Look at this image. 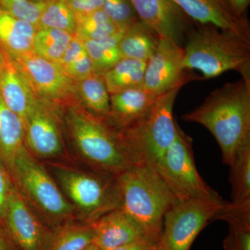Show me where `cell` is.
I'll use <instances>...</instances> for the list:
<instances>
[{"label": "cell", "instance_id": "6da1fadb", "mask_svg": "<svg viewBox=\"0 0 250 250\" xmlns=\"http://www.w3.org/2000/svg\"><path fill=\"white\" fill-rule=\"evenodd\" d=\"M63 119L74 161L115 176L137 165L121 133L105 118L75 104L64 108Z\"/></svg>", "mask_w": 250, "mask_h": 250}, {"label": "cell", "instance_id": "7a4b0ae2", "mask_svg": "<svg viewBox=\"0 0 250 250\" xmlns=\"http://www.w3.org/2000/svg\"><path fill=\"white\" fill-rule=\"evenodd\" d=\"M182 119L207 128L229 165L238 149L250 140V75L217 88Z\"/></svg>", "mask_w": 250, "mask_h": 250}, {"label": "cell", "instance_id": "3957f363", "mask_svg": "<svg viewBox=\"0 0 250 250\" xmlns=\"http://www.w3.org/2000/svg\"><path fill=\"white\" fill-rule=\"evenodd\" d=\"M42 163L73 207L77 220L93 224L121 208L117 176L93 170L73 159Z\"/></svg>", "mask_w": 250, "mask_h": 250}, {"label": "cell", "instance_id": "277c9868", "mask_svg": "<svg viewBox=\"0 0 250 250\" xmlns=\"http://www.w3.org/2000/svg\"><path fill=\"white\" fill-rule=\"evenodd\" d=\"M184 47V68L214 78L235 70L250 75V41L211 25L188 33Z\"/></svg>", "mask_w": 250, "mask_h": 250}, {"label": "cell", "instance_id": "5b68a950", "mask_svg": "<svg viewBox=\"0 0 250 250\" xmlns=\"http://www.w3.org/2000/svg\"><path fill=\"white\" fill-rule=\"evenodd\" d=\"M9 173L20 196L51 229L76 218L73 207L45 164L24 146L15 158Z\"/></svg>", "mask_w": 250, "mask_h": 250}, {"label": "cell", "instance_id": "8992f818", "mask_svg": "<svg viewBox=\"0 0 250 250\" xmlns=\"http://www.w3.org/2000/svg\"><path fill=\"white\" fill-rule=\"evenodd\" d=\"M121 208L146 231L160 237L164 215L180 200L154 169L133 166L117 176Z\"/></svg>", "mask_w": 250, "mask_h": 250}, {"label": "cell", "instance_id": "52a82bcc", "mask_svg": "<svg viewBox=\"0 0 250 250\" xmlns=\"http://www.w3.org/2000/svg\"><path fill=\"white\" fill-rule=\"evenodd\" d=\"M183 85H177L158 97L141 121L118 131L136 164H143L156 170L173 143L177 125L173 118L174 104Z\"/></svg>", "mask_w": 250, "mask_h": 250}, {"label": "cell", "instance_id": "ba28073f", "mask_svg": "<svg viewBox=\"0 0 250 250\" xmlns=\"http://www.w3.org/2000/svg\"><path fill=\"white\" fill-rule=\"evenodd\" d=\"M156 171L180 201L189 199L225 201L199 174L194 159L192 139L178 125L175 139Z\"/></svg>", "mask_w": 250, "mask_h": 250}, {"label": "cell", "instance_id": "9c48e42d", "mask_svg": "<svg viewBox=\"0 0 250 250\" xmlns=\"http://www.w3.org/2000/svg\"><path fill=\"white\" fill-rule=\"evenodd\" d=\"M64 108L36 98L24 123V146L41 161L72 159L65 144Z\"/></svg>", "mask_w": 250, "mask_h": 250}, {"label": "cell", "instance_id": "30bf717a", "mask_svg": "<svg viewBox=\"0 0 250 250\" xmlns=\"http://www.w3.org/2000/svg\"><path fill=\"white\" fill-rule=\"evenodd\" d=\"M229 202L181 200L164 215L158 250H190L200 231L218 220Z\"/></svg>", "mask_w": 250, "mask_h": 250}, {"label": "cell", "instance_id": "8fae6325", "mask_svg": "<svg viewBox=\"0 0 250 250\" xmlns=\"http://www.w3.org/2000/svg\"><path fill=\"white\" fill-rule=\"evenodd\" d=\"M11 60L22 72L38 98L63 108L80 104L76 82L65 75L58 64L32 52Z\"/></svg>", "mask_w": 250, "mask_h": 250}, {"label": "cell", "instance_id": "7c38bea8", "mask_svg": "<svg viewBox=\"0 0 250 250\" xmlns=\"http://www.w3.org/2000/svg\"><path fill=\"white\" fill-rule=\"evenodd\" d=\"M184 47L161 38L155 52L147 62L143 88L159 97L192 78L184 68Z\"/></svg>", "mask_w": 250, "mask_h": 250}, {"label": "cell", "instance_id": "4fadbf2b", "mask_svg": "<svg viewBox=\"0 0 250 250\" xmlns=\"http://www.w3.org/2000/svg\"><path fill=\"white\" fill-rule=\"evenodd\" d=\"M5 229L18 250H46L52 233L14 187L8 204Z\"/></svg>", "mask_w": 250, "mask_h": 250}, {"label": "cell", "instance_id": "5bb4252c", "mask_svg": "<svg viewBox=\"0 0 250 250\" xmlns=\"http://www.w3.org/2000/svg\"><path fill=\"white\" fill-rule=\"evenodd\" d=\"M138 18L160 38L183 47L188 29L187 16L172 0H131Z\"/></svg>", "mask_w": 250, "mask_h": 250}, {"label": "cell", "instance_id": "9a60e30c", "mask_svg": "<svg viewBox=\"0 0 250 250\" xmlns=\"http://www.w3.org/2000/svg\"><path fill=\"white\" fill-rule=\"evenodd\" d=\"M184 13L201 25H211L250 41L249 24L228 0H172Z\"/></svg>", "mask_w": 250, "mask_h": 250}, {"label": "cell", "instance_id": "2e32d148", "mask_svg": "<svg viewBox=\"0 0 250 250\" xmlns=\"http://www.w3.org/2000/svg\"><path fill=\"white\" fill-rule=\"evenodd\" d=\"M92 225L93 244L100 250H111L145 237L155 236L148 233L121 208L103 215Z\"/></svg>", "mask_w": 250, "mask_h": 250}, {"label": "cell", "instance_id": "e0dca14e", "mask_svg": "<svg viewBox=\"0 0 250 250\" xmlns=\"http://www.w3.org/2000/svg\"><path fill=\"white\" fill-rule=\"evenodd\" d=\"M157 98L143 87L112 94L106 121L118 131L130 127L147 114Z\"/></svg>", "mask_w": 250, "mask_h": 250}, {"label": "cell", "instance_id": "ac0fdd59", "mask_svg": "<svg viewBox=\"0 0 250 250\" xmlns=\"http://www.w3.org/2000/svg\"><path fill=\"white\" fill-rule=\"evenodd\" d=\"M0 97L22 121L37 98L22 72L6 54L0 64Z\"/></svg>", "mask_w": 250, "mask_h": 250}, {"label": "cell", "instance_id": "d6986e66", "mask_svg": "<svg viewBox=\"0 0 250 250\" xmlns=\"http://www.w3.org/2000/svg\"><path fill=\"white\" fill-rule=\"evenodd\" d=\"M38 27L0 9V49L13 59L32 52Z\"/></svg>", "mask_w": 250, "mask_h": 250}, {"label": "cell", "instance_id": "ffe728a7", "mask_svg": "<svg viewBox=\"0 0 250 250\" xmlns=\"http://www.w3.org/2000/svg\"><path fill=\"white\" fill-rule=\"evenodd\" d=\"M24 137L22 118L11 111L0 97V158L9 171L24 146Z\"/></svg>", "mask_w": 250, "mask_h": 250}, {"label": "cell", "instance_id": "44dd1931", "mask_svg": "<svg viewBox=\"0 0 250 250\" xmlns=\"http://www.w3.org/2000/svg\"><path fill=\"white\" fill-rule=\"evenodd\" d=\"M233 208L250 210V140L241 146L229 165Z\"/></svg>", "mask_w": 250, "mask_h": 250}, {"label": "cell", "instance_id": "7402d4cb", "mask_svg": "<svg viewBox=\"0 0 250 250\" xmlns=\"http://www.w3.org/2000/svg\"><path fill=\"white\" fill-rule=\"evenodd\" d=\"M160 39L139 20L124 31L118 47L123 58L147 62L155 52Z\"/></svg>", "mask_w": 250, "mask_h": 250}, {"label": "cell", "instance_id": "603a6c76", "mask_svg": "<svg viewBox=\"0 0 250 250\" xmlns=\"http://www.w3.org/2000/svg\"><path fill=\"white\" fill-rule=\"evenodd\" d=\"M93 240L92 224L73 218L52 229L46 250H85Z\"/></svg>", "mask_w": 250, "mask_h": 250}, {"label": "cell", "instance_id": "cb8c5ba5", "mask_svg": "<svg viewBox=\"0 0 250 250\" xmlns=\"http://www.w3.org/2000/svg\"><path fill=\"white\" fill-rule=\"evenodd\" d=\"M146 65L145 61L122 58L103 76L110 95L143 87Z\"/></svg>", "mask_w": 250, "mask_h": 250}, {"label": "cell", "instance_id": "d4e9b609", "mask_svg": "<svg viewBox=\"0 0 250 250\" xmlns=\"http://www.w3.org/2000/svg\"><path fill=\"white\" fill-rule=\"evenodd\" d=\"M75 82L81 106L95 116L106 119L110 111V94L103 77L93 73Z\"/></svg>", "mask_w": 250, "mask_h": 250}, {"label": "cell", "instance_id": "484cf974", "mask_svg": "<svg viewBox=\"0 0 250 250\" xmlns=\"http://www.w3.org/2000/svg\"><path fill=\"white\" fill-rule=\"evenodd\" d=\"M75 35L51 28H39L36 31L32 52L41 58L57 63Z\"/></svg>", "mask_w": 250, "mask_h": 250}, {"label": "cell", "instance_id": "4316f807", "mask_svg": "<svg viewBox=\"0 0 250 250\" xmlns=\"http://www.w3.org/2000/svg\"><path fill=\"white\" fill-rule=\"evenodd\" d=\"M123 33L121 32L101 40L83 41L93 64L94 73L103 76L104 74L123 58L118 44Z\"/></svg>", "mask_w": 250, "mask_h": 250}, {"label": "cell", "instance_id": "83f0119b", "mask_svg": "<svg viewBox=\"0 0 250 250\" xmlns=\"http://www.w3.org/2000/svg\"><path fill=\"white\" fill-rule=\"evenodd\" d=\"M76 15L75 36L81 40H101L124 32L117 27L102 9L87 14Z\"/></svg>", "mask_w": 250, "mask_h": 250}, {"label": "cell", "instance_id": "f1b7e54d", "mask_svg": "<svg viewBox=\"0 0 250 250\" xmlns=\"http://www.w3.org/2000/svg\"><path fill=\"white\" fill-rule=\"evenodd\" d=\"M218 220H225L229 225L224 250H250V212L228 208Z\"/></svg>", "mask_w": 250, "mask_h": 250}, {"label": "cell", "instance_id": "f546056e", "mask_svg": "<svg viewBox=\"0 0 250 250\" xmlns=\"http://www.w3.org/2000/svg\"><path fill=\"white\" fill-rule=\"evenodd\" d=\"M57 64L62 72L75 82L83 80L94 73L93 64L83 41L75 36Z\"/></svg>", "mask_w": 250, "mask_h": 250}, {"label": "cell", "instance_id": "4dcf8cb0", "mask_svg": "<svg viewBox=\"0 0 250 250\" xmlns=\"http://www.w3.org/2000/svg\"><path fill=\"white\" fill-rule=\"evenodd\" d=\"M77 15L66 0H49L44 3L39 18V28H51L75 35Z\"/></svg>", "mask_w": 250, "mask_h": 250}, {"label": "cell", "instance_id": "1f68e13d", "mask_svg": "<svg viewBox=\"0 0 250 250\" xmlns=\"http://www.w3.org/2000/svg\"><path fill=\"white\" fill-rule=\"evenodd\" d=\"M102 9L123 31L139 20L131 0H103Z\"/></svg>", "mask_w": 250, "mask_h": 250}, {"label": "cell", "instance_id": "d6a6232c", "mask_svg": "<svg viewBox=\"0 0 250 250\" xmlns=\"http://www.w3.org/2000/svg\"><path fill=\"white\" fill-rule=\"evenodd\" d=\"M43 4L31 0H0V9L37 27Z\"/></svg>", "mask_w": 250, "mask_h": 250}, {"label": "cell", "instance_id": "836d02e7", "mask_svg": "<svg viewBox=\"0 0 250 250\" xmlns=\"http://www.w3.org/2000/svg\"><path fill=\"white\" fill-rule=\"evenodd\" d=\"M14 184L7 167L0 158V228L5 229V218Z\"/></svg>", "mask_w": 250, "mask_h": 250}, {"label": "cell", "instance_id": "e575fe53", "mask_svg": "<svg viewBox=\"0 0 250 250\" xmlns=\"http://www.w3.org/2000/svg\"><path fill=\"white\" fill-rule=\"evenodd\" d=\"M160 238L147 236L111 250H158Z\"/></svg>", "mask_w": 250, "mask_h": 250}, {"label": "cell", "instance_id": "d590c367", "mask_svg": "<svg viewBox=\"0 0 250 250\" xmlns=\"http://www.w3.org/2000/svg\"><path fill=\"white\" fill-rule=\"evenodd\" d=\"M76 14H87L102 9L103 0H66Z\"/></svg>", "mask_w": 250, "mask_h": 250}, {"label": "cell", "instance_id": "8d00e7d4", "mask_svg": "<svg viewBox=\"0 0 250 250\" xmlns=\"http://www.w3.org/2000/svg\"><path fill=\"white\" fill-rule=\"evenodd\" d=\"M0 250H18L4 228H0Z\"/></svg>", "mask_w": 250, "mask_h": 250}, {"label": "cell", "instance_id": "74e56055", "mask_svg": "<svg viewBox=\"0 0 250 250\" xmlns=\"http://www.w3.org/2000/svg\"><path fill=\"white\" fill-rule=\"evenodd\" d=\"M237 14L243 16L250 4V0H228Z\"/></svg>", "mask_w": 250, "mask_h": 250}, {"label": "cell", "instance_id": "f35d334b", "mask_svg": "<svg viewBox=\"0 0 250 250\" xmlns=\"http://www.w3.org/2000/svg\"><path fill=\"white\" fill-rule=\"evenodd\" d=\"M85 250H99L98 248H97V247L95 246V245L93 244V245H91V246H90L89 247V248H87V249Z\"/></svg>", "mask_w": 250, "mask_h": 250}, {"label": "cell", "instance_id": "ab89813d", "mask_svg": "<svg viewBox=\"0 0 250 250\" xmlns=\"http://www.w3.org/2000/svg\"><path fill=\"white\" fill-rule=\"evenodd\" d=\"M31 1L36 3H45L49 1V0H31Z\"/></svg>", "mask_w": 250, "mask_h": 250}, {"label": "cell", "instance_id": "60d3db41", "mask_svg": "<svg viewBox=\"0 0 250 250\" xmlns=\"http://www.w3.org/2000/svg\"><path fill=\"white\" fill-rule=\"evenodd\" d=\"M4 54L1 52V49H0V64L2 62L3 59H4Z\"/></svg>", "mask_w": 250, "mask_h": 250}]
</instances>
